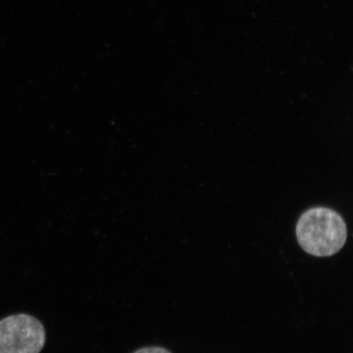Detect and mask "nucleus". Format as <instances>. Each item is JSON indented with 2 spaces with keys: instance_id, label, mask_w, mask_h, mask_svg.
Listing matches in <instances>:
<instances>
[{
  "instance_id": "f257e3e1",
  "label": "nucleus",
  "mask_w": 353,
  "mask_h": 353,
  "mask_svg": "<svg viewBox=\"0 0 353 353\" xmlns=\"http://www.w3.org/2000/svg\"><path fill=\"white\" fill-rule=\"evenodd\" d=\"M296 236L301 248L316 257H330L347 241L345 222L337 212L322 207L308 210L299 218Z\"/></svg>"
},
{
  "instance_id": "f03ea898",
  "label": "nucleus",
  "mask_w": 353,
  "mask_h": 353,
  "mask_svg": "<svg viewBox=\"0 0 353 353\" xmlns=\"http://www.w3.org/2000/svg\"><path fill=\"white\" fill-rule=\"evenodd\" d=\"M46 343V330L34 316L21 313L0 320V353H39Z\"/></svg>"
},
{
  "instance_id": "7ed1b4c3",
  "label": "nucleus",
  "mask_w": 353,
  "mask_h": 353,
  "mask_svg": "<svg viewBox=\"0 0 353 353\" xmlns=\"http://www.w3.org/2000/svg\"><path fill=\"white\" fill-rule=\"evenodd\" d=\"M132 353H171L166 348L162 347H147L140 348V350Z\"/></svg>"
}]
</instances>
